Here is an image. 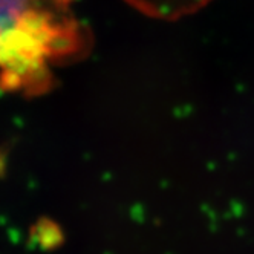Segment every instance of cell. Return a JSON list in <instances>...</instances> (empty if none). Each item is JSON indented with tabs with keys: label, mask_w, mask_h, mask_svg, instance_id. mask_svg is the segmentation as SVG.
<instances>
[{
	"label": "cell",
	"mask_w": 254,
	"mask_h": 254,
	"mask_svg": "<svg viewBox=\"0 0 254 254\" xmlns=\"http://www.w3.org/2000/svg\"><path fill=\"white\" fill-rule=\"evenodd\" d=\"M74 0H0V87L40 95L52 69L81 59L89 31L70 11Z\"/></svg>",
	"instance_id": "6da1fadb"
},
{
	"label": "cell",
	"mask_w": 254,
	"mask_h": 254,
	"mask_svg": "<svg viewBox=\"0 0 254 254\" xmlns=\"http://www.w3.org/2000/svg\"><path fill=\"white\" fill-rule=\"evenodd\" d=\"M141 11L158 17H178L202 6L207 0H129Z\"/></svg>",
	"instance_id": "7a4b0ae2"
}]
</instances>
